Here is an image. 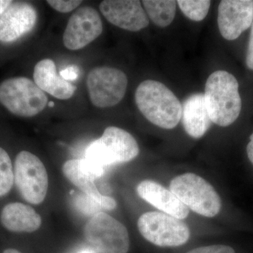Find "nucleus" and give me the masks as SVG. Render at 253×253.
<instances>
[{
  "label": "nucleus",
  "instance_id": "obj_3",
  "mask_svg": "<svg viewBox=\"0 0 253 253\" xmlns=\"http://www.w3.org/2000/svg\"><path fill=\"white\" fill-rule=\"evenodd\" d=\"M139 153V145L130 133L111 126L88 146L84 158L96 168L104 169L111 165L129 162Z\"/></svg>",
  "mask_w": 253,
  "mask_h": 253
},
{
  "label": "nucleus",
  "instance_id": "obj_21",
  "mask_svg": "<svg viewBox=\"0 0 253 253\" xmlns=\"http://www.w3.org/2000/svg\"><path fill=\"white\" fill-rule=\"evenodd\" d=\"M14 183V172L9 154L0 147V197L9 194Z\"/></svg>",
  "mask_w": 253,
  "mask_h": 253
},
{
  "label": "nucleus",
  "instance_id": "obj_19",
  "mask_svg": "<svg viewBox=\"0 0 253 253\" xmlns=\"http://www.w3.org/2000/svg\"><path fill=\"white\" fill-rule=\"evenodd\" d=\"M148 17L158 27L166 28L175 17L176 1L173 0L142 1Z\"/></svg>",
  "mask_w": 253,
  "mask_h": 253
},
{
  "label": "nucleus",
  "instance_id": "obj_28",
  "mask_svg": "<svg viewBox=\"0 0 253 253\" xmlns=\"http://www.w3.org/2000/svg\"><path fill=\"white\" fill-rule=\"evenodd\" d=\"M12 1H9V0H0V16L4 12L5 10L9 7Z\"/></svg>",
  "mask_w": 253,
  "mask_h": 253
},
{
  "label": "nucleus",
  "instance_id": "obj_12",
  "mask_svg": "<svg viewBox=\"0 0 253 253\" xmlns=\"http://www.w3.org/2000/svg\"><path fill=\"white\" fill-rule=\"evenodd\" d=\"M99 9L109 22L126 31H139L149 24V17L137 0H105Z\"/></svg>",
  "mask_w": 253,
  "mask_h": 253
},
{
  "label": "nucleus",
  "instance_id": "obj_29",
  "mask_svg": "<svg viewBox=\"0 0 253 253\" xmlns=\"http://www.w3.org/2000/svg\"><path fill=\"white\" fill-rule=\"evenodd\" d=\"M3 253H23L21 252H20L19 251H18V250L16 249H8L6 250H5L4 252Z\"/></svg>",
  "mask_w": 253,
  "mask_h": 253
},
{
  "label": "nucleus",
  "instance_id": "obj_18",
  "mask_svg": "<svg viewBox=\"0 0 253 253\" xmlns=\"http://www.w3.org/2000/svg\"><path fill=\"white\" fill-rule=\"evenodd\" d=\"M0 221L8 231L32 233L41 227L42 218L31 206L15 202L6 205L2 208Z\"/></svg>",
  "mask_w": 253,
  "mask_h": 253
},
{
  "label": "nucleus",
  "instance_id": "obj_17",
  "mask_svg": "<svg viewBox=\"0 0 253 253\" xmlns=\"http://www.w3.org/2000/svg\"><path fill=\"white\" fill-rule=\"evenodd\" d=\"M181 107V119L186 132L195 139L202 137L212 123L206 107L204 94L196 93L190 95Z\"/></svg>",
  "mask_w": 253,
  "mask_h": 253
},
{
  "label": "nucleus",
  "instance_id": "obj_25",
  "mask_svg": "<svg viewBox=\"0 0 253 253\" xmlns=\"http://www.w3.org/2000/svg\"><path fill=\"white\" fill-rule=\"evenodd\" d=\"M246 61L248 68L253 71V21L251 25V34H250Z\"/></svg>",
  "mask_w": 253,
  "mask_h": 253
},
{
  "label": "nucleus",
  "instance_id": "obj_16",
  "mask_svg": "<svg viewBox=\"0 0 253 253\" xmlns=\"http://www.w3.org/2000/svg\"><path fill=\"white\" fill-rule=\"evenodd\" d=\"M33 78L41 90L58 99H71L77 89L71 82L66 81L58 74L56 64L51 59H42L37 63Z\"/></svg>",
  "mask_w": 253,
  "mask_h": 253
},
{
  "label": "nucleus",
  "instance_id": "obj_5",
  "mask_svg": "<svg viewBox=\"0 0 253 253\" xmlns=\"http://www.w3.org/2000/svg\"><path fill=\"white\" fill-rule=\"evenodd\" d=\"M47 102L45 93L27 78H9L0 84V103L16 116H36L45 109Z\"/></svg>",
  "mask_w": 253,
  "mask_h": 253
},
{
  "label": "nucleus",
  "instance_id": "obj_20",
  "mask_svg": "<svg viewBox=\"0 0 253 253\" xmlns=\"http://www.w3.org/2000/svg\"><path fill=\"white\" fill-rule=\"evenodd\" d=\"M186 17L194 21H203L207 16L211 1L208 0H179L176 1Z\"/></svg>",
  "mask_w": 253,
  "mask_h": 253
},
{
  "label": "nucleus",
  "instance_id": "obj_26",
  "mask_svg": "<svg viewBox=\"0 0 253 253\" xmlns=\"http://www.w3.org/2000/svg\"><path fill=\"white\" fill-rule=\"evenodd\" d=\"M61 77L67 81H76L78 77V70L76 66H70L60 72Z\"/></svg>",
  "mask_w": 253,
  "mask_h": 253
},
{
  "label": "nucleus",
  "instance_id": "obj_4",
  "mask_svg": "<svg viewBox=\"0 0 253 253\" xmlns=\"http://www.w3.org/2000/svg\"><path fill=\"white\" fill-rule=\"evenodd\" d=\"M169 190L193 212L213 217L220 212V197L206 179L194 173H185L173 178Z\"/></svg>",
  "mask_w": 253,
  "mask_h": 253
},
{
  "label": "nucleus",
  "instance_id": "obj_8",
  "mask_svg": "<svg viewBox=\"0 0 253 253\" xmlns=\"http://www.w3.org/2000/svg\"><path fill=\"white\" fill-rule=\"evenodd\" d=\"M141 236L159 247H178L189 241L190 230L181 219L166 213H144L137 221Z\"/></svg>",
  "mask_w": 253,
  "mask_h": 253
},
{
  "label": "nucleus",
  "instance_id": "obj_22",
  "mask_svg": "<svg viewBox=\"0 0 253 253\" xmlns=\"http://www.w3.org/2000/svg\"><path fill=\"white\" fill-rule=\"evenodd\" d=\"M46 2L48 3L56 11L59 12L69 13L73 10L76 9L83 2L82 1L78 0H70V1H64V0H48Z\"/></svg>",
  "mask_w": 253,
  "mask_h": 253
},
{
  "label": "nucleus",
  "instance_id": "obj_15",
  "mask_svg": "<svg viewBox=\"0 0 253 253\" xmlns=\"http://www.w3.org/2000/svg\"><path fill=\"white\" fill-rule=\"evenodd\" d=\"M139 197L163 213L179 219H186L189 209L169 189L152 180L141 181L136 186Z\"/></svg>",
  "mask_w": 253,
  "mask_h": 253
},
{
  "label": "nucleus",
  "instance_id": "obj_1",
  "mask_svg": "<svg viewBox=\"0 0 253 253\" xmlns=\"http://www.w3.org/2000/svg\"><path fill=\"white\" fill-rule=\"evenodd\" d=\"M139 111L149 122L163 129L175 127L181 118L180 101L160 82L148 80L139 84L135 92Z\"/></svg>",
  "mask_w": 253,
  "mask_h": 253
},
{
  "label": "nucleus",
  "instance_id": "obj_14",
  "mask_svg": "<svg viewBox=\"0 0 253 253\" xmlns=\"http://www.w3.org/2000/svg\"><path fill=\"white\" fill-rule=\"evenodd\" d=\"M38 21L33 5L17 1L9 5L0 16V42H13L31 32Z\"/></svg>",
  "mask_w": 253,
  "mask_h": 253
},
{
  "label": "nucleus",
  "instance_id": "obj_30",
  "mask_svg": "<svg viewBox=\"0 0 253 253\" xmlns=\"http://www.w3.org/2000/svg\"><path fill=\"white\" fill-rule=\"evenodd\" d=\"M78 253H95L94 251L91 249H84Z\"/></svg>",
  "mask_w": 253,
  "mask_h": 253
},
{
  "label": "nucleus",
  "instance_id": "obj_7",
  "mask_svg": "<svg viewBox=\"0 0 253 253\" xmlns=\"http://www.w3.org/2000/svg\"><path fill=\"white\" fill-rule=\"evenodd\" d=\"M84 237L99 253H127L129 238L126 226L106 213L94 214L84 229Z\"/></svg>",
  "mask_w": 253,
  "mask_h": 253
},
{
  "label": "nucleus",
  "instance_id": "obj_11",
  "mask_svg": "<svg viewBox=\"0 0 253 253\" xmlns=\"http://www.w3.org/2000/svg\"><path fill=\"white\" fill-rule=\"evenodd\" d=\"M253 21V0H222L219 3L218 27L224 39H237L251 27Z\"/></svg>",
  "mask_w": 253,
  "mask_h": 253
},
{
  "label": "nucleus",
  "instance_id": "obj_2",
  "mask_svg": "<svg viewBox=\"0 0 253 253\" xmlns=\"http://www.w3.org/2000/svg\"><path fill=\"white\" fill-rule=\"evenodd\" d=\"M239 86L236 78L225 71H215L208 78L204 94L212 123L227 126L238 119L242 108Z\"/></svg>",
  "mask_w": 253,
  "mask_h": 253
},
{
  "label": "nucleus",
  "instance_id": "obj_6",
  "mask_svg": "<svg viewBox=\"0 0 253 253\" xmlns=\"http://www.w3.org/2000/svg\"><path fill=\"white\" fill-rule=\"evenodd\" d=\"M14 172L21 197L31 204L42 203L47 194L49 178L41 159L29 151H21L15 160Z\"/></svg>",
  "mask_w": 253,
  "mask_h": 253
},
{
  "label": "nucleus",
  "instance_id": "obj_23",
  "mask_svg": "<svg viewBox=\"0 0 253 253\" xmlns=\"http://www.w3.org/2000/svg\"><path fill=\"white\" fill-rule=\"evenodd\" d=\"M76 204L81 211L87 214H94V213L96 214L98 213L96 211L100 208L99 205L96 204L94 200L88 197L86 195L78 197Z\"/></svg>",
  "mask_w": 253,
  "mask_h": 253
},
{
  "label": "nucleus",
  "instance_id": "obj_10",
  "mask_svg": "<svg viewBox=\"0 0 253 253\" xmlns=\"http://www.w3.org/2000/svg\"><path fill=\"white\" fill-rule=\"evenodd\" d=\"M102 31V21L98 11L91 6H83L68 20L63 33V44L73 51L83 49L99 38Z\"/></svg>",
  "mask_w": 253,
  "mask_h": 253
},
{
  "label": "nucleus",
  "instance_id": "obj_27",
  "mask_svg": "<svg viewBox=\"0 0 253 253\" xmlns=\"http://www.w3.org/2000/svg\"><path fill=\"white\" fill-rule=\"evenodd\" d=\"M247 154L250 161L253 165V133L250 136V142L247 146Z\"/></svg>",
  "mask_w": 253,
  "mask_h": 253
},
{
  "label": "nucleus",
  "instance_id": "obj_13",
  "mask_svg": "<svg viewBox=\"0 0 253 253\" xmlns=\"http://www.w3.org/2000/svg\"><path fill=\"white\" fill-rule=\"evenodd\" d=\"M62 171L68 180L81 189L83 194L94 200L100 208L112 211L117 207V203L114 199L103 196L98 191L94 180L99 176L85 158L66 161L63 165Z\"/></svg>",
  "mask_w": 253,
  "mask_h": 253
},
{
  "label": "nucleus",
  "instance_id": "obj_24",
  "mask_svg": "<svg viewBox=\"0 0 253 253\" xmlns=\"http://www.w3.org/2000/svg\"><path fill=\"white\" fill-rule=\"evenodd\" d=\"M186 253H236L230 246L224 245H214V246H204L196 248Z\"/></svg>",
  "mask_w": 253,
  "mask_h": 253
},
{
  "label": "nucleus",
  "instance_id": "obj_9",
  "mask_svg": "<svg viewBox=\"0 0 253 253\" xmlns=\"http://www.w3.org/2000/svg\"><path fill=\"white\" fill-rule=\"evenodd\" d=\"M127 84L126 73L107 66L93 68L86 79L91 102L101 109L119 104L126 95Z\"/></svg>",
  "mask_w": 253,
  "mask_h": 253
}]
</instances>
